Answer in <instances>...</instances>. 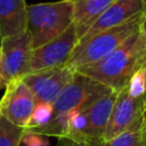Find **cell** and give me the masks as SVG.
<instances>
[{
	"label": "cell",
	"instance_id": "6da1fadb",
	"mask_svg": "<svg viewBox=\"0 0 146 146\" xmlns=\"http://www.w3.org/2000/svg\"><path fill=\"white\" fill-rule=\"evenodd\" d=\"M146 66V39L139 30L113 52L99 62L75 72L90 78L115 92L125 88L130 80Z\"/></svg>",
	"mask_w": 146,
	"mask_h": 146
},
{
	"label": "cell",
	"instance_id": "7a4b0ae2",
	"mask_svg": "<svg viewBox=\"0 0 146 146\" xmlns=\"http://www.w3.org/2000/svg\"><path fill=\"white\" fill-rule=\"evenodd\" d=\"M145 15L146 14L140 15L127 23L107 29L79 41L65 65L76 71L78 68L95 64L105 58L140 30Z\"/></svg>",
	"mask_w": 146,
	"mask_h": 146
},
{
	"label": "cell",
	"instance_id": "3957f363",
	"mask_svg": "<svg viewBox=\"0 0 146 146\" xmlns=\"http://www.w3.org/2000/svg\"><path fill=\"white\" fill-rule=\"evenodd\" d=\"M26 10L32 50L59 36L73 23V0L29 5Z\"/></svg>",
	"mask_w": 146,
	"mask_h": 146
},
{
	"label": "cell",
	"instance_id": "277c9868",
	"mask_svg": "<svg viewBox=\"0 0 146 146\" xmlns=\"http://www.w3.org/2000/svg\"><path fill=\"white\" fill-rule=\"evenodd\" d=\"M110 88L75 72L73 80L54 102V115L90 107L96 100L111 92Z\"/></svg>",
	"mask_w": 146,
	"mask_h": 146
},
{
	"label": "cell",
	"instance_id": "5b68a950",
	"mask_svg": "<svg viewBox=\"0 0 146 146\" xmlns=\"http://www.w3.org/2000/svg\"><path fill=\"white\" fill-rule=\"evenodd\" d=\"M78 43L79 39L72 23V25L59 36L31 51L26 74L65 65Z\"/></svg>",
	"mask_w": 146,
	"mask_h": 146
},
{
	"label": "cell",
	"instance_id": "8992f818",
	"mask_svg": "<svg viewBox=\"0 0 146 146\" xmlns=\"http://www.w3.org/2000/svg\"><path fill=\"white\" fill-rule=\"evenodd\" d=\"M146 92L140 95L130 94L128 86L117 92L107 128L102 140H108L128 130L137 121L145 116Z\"/></svg>",
	"mask_w": 146,
	"mask_h": 146
},
{
	"label": "cell",
	"instance_id": "52a82bcc",
	"mask_svg": "<svg viewBox=\"0 0 146 146\" xmlns=\"http://www.w3.org/2000/svg\"><path fill=\"white\" fill-rule=\"evenodd\" d=\"M31 51L29 31L0 40V72L6 86L26 74Z\"/></svg>",
	"mask_w": 146,
	"mask_h": 146
},
{
	"label": "cell",
	"instance_id": "ba28073f",
	"mask_svg": "<svg viewBox=\"0 0 146 146\" xmlns=\"http://www.w3.org/2000/svg\"><path fill=\"white\" fill-rule=\"evenodd\" d=\"M35 104L34 94L19 78L10 81L5 87V94L0 99L1 115L13 124L26 129Z\"/></svg>",
	"mask_w": 146,
	"mask_h": 146
},
{
	"label": "cell",
	"instance_id": "9c48e42d",
	"mask_svg": "<svg viewBox=\"0 0 146 146\" xmlns=\"http://www.w3.org/2000/svg\"><path fill=\"white\" fill-rule=\"evenodd\" d=\"M75 71L62 65L54 68L27 73L22 80L30 87L36 102L54 104L63 89L73 80Z\"/></svg>",
	"mask_w": 146,
	"mask_h": 146
},
{
	"label": "cell",
	"instance_id": "30bf717a",
	"mask_svg": "<svg viewBox=\"0 0 146 146\" xmlns=\"http://www.w3.org/2000/svg\"><path fill=\"white\" fill-rule=\"evenodd\" d=\"M144 14H146V0H114L81 40L127 23Z\"/></svg>",
	"mask_w": 146,
	"mask_h": 146
},
{
	"label": "cell",
	"instance_id": "8fae6325",
	"mask_svg": "<svg viewBox=\"0 0 146 146\" xmlns=\"http://www.w3.org/2000/svg\"><path fill=\"white\" fill-rule=\"evenodd\" d=\"M117 92L111 91L88 107V124L80 138L88 141L102 140L107 128Z\"/></svg>",
	"mask_w": 146,
	"mask_h": 146
},
{
	"label": "cell",
	"instance_id": "7c38bea8",
	"mask_svg": "<svg viewBox=\"0 0 146 146\" xmlns=\"http://www.w3.org/2000/svg\"><path fill=\"white\" fill-rule=\"evenodd\" d=\"M25 0H0V40L27 31Z\"/></svg>",
	"mask_w": 146,
	"mask_h": 146
},
{
	"label": "cell",
	"instance_id": "4fadbf2b",
	"mask_svg": "<svg viewBox=\"0 0 146 146\" xmlns=\"http://www.w3.org/2000/svg\"><path fill=\"white\" fill-rule=\"evenodd\" d=\"M114 0H73V26L79 41Z\"/></svg>",
	"mask_w": 146,
	"mask_h": 146
},
{
	"label": "cell",
	"instance_id": "5bb4252c",
	"mask_svg": "<svg viewBox=\"0 0 146 146\" xmlns=\"http://www.w3.org/2000/svg\"><path fill=\"white\" fill-rule=\"evenodd\" d=\"M90 144L92 146H146L145 116L120 135L108 140H97L91 141Z\"/></svg>",
	"mask_w": 146,
	"mask_h": 146
},
{
	"label": "cell",
	"instance_id": "9a60e30c",
	"mask_svg": "<svg viewBox=\"0 0 146 146\" xmlns=\"http://www.w3.org/2000/svg\"><path fill=\"white\" fill-rule=\"evenodd\" d=\"M54 116V106L49 103L36 102L26 124L27 130H35L44 127Z\"/></svg>",
	"mask_w": 146,
	"mask_h": 146
},
{
	"label": "cell",
	"instance_id": "2e32d148",
	"mask_svg": "<svg viewBox=\"0 0 146 146\" xmlns=\"http://www.w3.org/2000/svg\"><path fill=\"white\" fill-rule=\"evenodd\" d=\"M26 129L9 122L5 116L0 117V146H18Z\"/></svg>",
	"mask_w": 146,
	"mask_h": 146
},
{
	"label": "cell",
	"instance_id": "e0dca14e",
	"mask_svg": "<svg viewBox=\"0 0 146 146\" xmlns=\"http://www.w3.org/2000/svg\"><path fill=\"white\" fill-rule=\"evenodd\" d=\"M18 146H50L49 138L46 135L39 133L34 130H25Z\"/></svg>",
	"mask_w": 146,
	"mask_h": 146
},
{
	"label": "cell",
	"instance_id": "ac0fdd59",
	"mask_svg": "<svg viewBox=\"0 0 146 146\" xmlns=\"http://www.w3.org/2000/svg\"><path fill=\"white\" fill-rule=\"evenodd\" d=\"M56 146H92L88 140L76 137H59Z\"/></svg>",
	"mask_w": 146,
	"mask_h": 146
},
{
	"label": "cell",
	"instance_id": "d6986e66",
	"mask_svg": "<svg viewBox=\"0 0 146 146\" xmlns=\"http://www.w3.org/2000/svg\"><path fill=\"white\" fill-rule=\"evenodd\" d=\"M140 31H141V33L144 34L145 39H146V15H145V17H144V19H143V23H141V27H140Z\"/></svg>",
	"mask_w": 146,
	"mask_h": 146
},
{
	"label": "cell",
	"instance_id": "ffe728a7",
	"mask_svg": "<svg viewBox=\"0 0 146 146\" xmlns=\"http://www.w3.org/2000/svg\"><path fill=\"white\" fill-rule=\"evenodd\" d=\"M5 87H6V83H5V81L2 79V75H1V72H0V89H2Z\"/></svg>",
	"mask_w": 146,
	"mask_h": 146
},
{
	"label": "cell",
	"instance_id": "44dd1931",
	"mask_svg": "<svg viewBox=\"0 0 146 146\" xmlns=\"http://www.w3.org/2000/svg\"><path fill=\"white\" fill-rule=\"evenodd\" d=\"M145 122H146V112H145Z\"/></svg>",
	"mask_w": 146,
	"mask_h": 146
},
{
	"label": "cell",
	"instance_id": "7402d4cb",
	"mask_svg": "<svg viewBox=\"0 0 146 146\" xmlns=\"http://www.w3.org/2000/svg\"><path fill=\"white\" fill-rule=\"evenodd\" d=\"M0 117H1V110H0Z\"/></svg>",
	"mask_w": 146,
	"mask_h": 146
}]
</instances>
